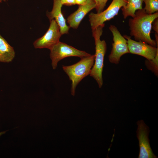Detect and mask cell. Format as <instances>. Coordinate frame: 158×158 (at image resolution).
I'll use <instances>...</instances> for the list:
<instances>
[{"mask_svg":"<svg viewBox=\"0 0 158 158\" xmlns=\"http://www.w3.org/2000/svg\"><path fill=\"white\" fill-rule=\"evenodd\" d=\"M158 18V12L148 14L143 8L137 10L134 17L129 20L130 35L136 41H142L156 47L158 42L151 38L150 33L152 23Z\"/></svg>","mask_w":158,"mask_h":158,"instance_id":"6da1fadb","label":"cell"},{"mask_svg":"<svg viewBox=\"0 0 158 158\" xmlns=\"http://www.w3.org/2000/svg\"><path fill=\"white\" fill-rule=\"evenodd\" d=\"M104 26L105 24L92 30V36L95 42V52L94 65L90 75L96 81L100 88L103 84L102 73L104 57L107 51L106 42L100 40Z\"/></svg>","mask_w":158,"mask_h":158,"instance_id":"7a4b0ae2","label":"cell"},{"mask_svg":"<svg viewBox=\"0 0 158 158\" xmlns=\"http://www.w3.org/2000/svg\"><path fill=\"white\" fill-rule=\"evenodd\" d=\"M95 55H91L81 58L76 63L70 66H62L63 71L71 81V92L75 95L76 87L85 77L90 75L94 65Z\"/></svg>","mask_w":158,"mask_h":158,"instance_id":"3957f363","label":"cell"},{"mask_svg":"<svg viewBox=\"0 0 158 158\" xmlns=\"http://www.w3.org/2000/svg\"><path fill=\"white\" fill-rule=\"evenodd\" d=\"M127 2V0H113L105 10L99 13H91L89 18L92 30L113 18L118 14L120 9L126 5Z\"/></svg>","mask_w":158,"mask_h":158,"instance_id":"277c9868","label":"cell"},{"mask_svg":"<svg viewBox=\"0 0 158 158\" xmlns=\"http://www.w3.org/2000/svg\"><path fill=\"white\" fill-rule=\"evenodd\" d=\"M50 50L51 66L54 69L56 68L58 62L65 58L70 56L82 58L90 54L60 41L53 46Z\"/></svg>","mask_w":158,"mask_h":158,"instance_id":"5b68a950","label":"cell"},{"mask_svg":"<svg viewBox=\"0 0 158 158\" xmlns=\"http://www.w3.org/2000/svg\"><path fill=\"white\" fill-rule=\"evenodd\" d=\"M109 28L113 35V42L109 59L111 63L117 64L123 55L130 53L127 41L115 25H111Z\"/></svg>","mask_w":158,"mask_h":158,"instance_id":"8992f818","label":"cell"},{"mask_svg":"<svg viewBox=\"0 0 158 158\" xmlns=\"http://www.w3.org/2000/svg\"><path fill=\"white\" fill-rule=\"evenodd\" d=\"M49 27L45 34L34 42L33 44L35 49L47 48L50 49L59 41L62 35L60 28L55 19L50 21Z\"/></svg>","mask_w":158,"mask_h":158,"instance_id":"52a82bcc","label":"cell"},{"mask_svg":"<svg viewBox=\"0 0 158 158\" xmlns=\"http://www.w3.org/2000/svg\"><path fill=\"white\" fill-rule=\"evenodd\" d=\"M138 128L137 136L140 148L139 158H155L157 157L154 154L150 147L148 138L149 128L142 120L137 123Z\"/></svg>","mask_w":158,"mask_h":158,"instance_id":"ba28073f","label":"cell"},{"mask_svg":"<svg viewBox=\"0 0 158 158\" xmlns=\"http://www.w3.org/2000/svg\"><path fill=\"white\" fill-rule=\"evenodd\" d=\"M123 36L127 40L130 53L142 56L148 60L153 59L158 54V46L157 48L142 41L134 40L127 35Z\"/></svg>","mask_w":158,"mask_h":158,"instance_id":"9c48e42d","label":"cell"},{"mask_svg":"<svg viewBox=\"0 0 158 158\" xmlns=\"http://www.w3.org/2000/svg\"><path fill=\"white\" fill-rule=\"evenodd\" d=\"M95 7L96 4L94 0H87L84 4L79 5L77 10L67 18V21L69 27L77 29L85 16Z\"/></svg>","mask_w":158,"mask_h":158,"instance_id":"30bf717a","label":"cell"},{"mask_svg":"<svg viewBox=\"0 0 158 158\" xmlns=\"http://www.w3.org/2000/svg\"><path fill=\"white\" fill-rule=\"evenodd\" d=\"M62 5L60 0H53L52 9L50 12L47 11V16L50 21L54 19L59 25L60 31L62 35L68 33L69 28L66 23V20L62 13L61 7Z\"/></svg>","mask_w":158,"mask_h":158,"instance_id":"8fae6325","label":"cell"},{"mask_svg":"<svg viewBox=\"0 0 158 158\" xmlns=\"http://www.w3.org/2000/svg\"><path fill=\"white\" fill-rule=\"evenodd\" d=\"M15 52L13 48L0 34V62L9 63L15 57Z\"/></svg>","mask_w":158,"mask_h":158,"instance_id":"7c38bea8","label":"cell"},{"mask_svg":"<svg viewBox=\"0 0 158 158\" xmlns=\"http://www.w3.org/2000/svg\"><path fill=\"white\" fill-rule=\"evenodd\" d=\"M127 0L126 5L121 8L124 19L126 18L128 16L134 17L136 11L143 8V0Z\"/></svg>","mask_w":158,"mask_h":158,"instance_id":"4fadbf2b","label":"cell"},{"mask_svg":"<svg viewBox=\"0 0 158 158\" xmlns=\"http://www.w3.org/2000/svg\"><path fill=\"white\" fill-rule=\"evenodd\" d=\"M144 9L147 13L152 14L158 11V0H143Z\"/></svg>","mask_w":158,"mask_h":158,"instance_id":"5bb4252c","label":"cell"},{"mask_svg":"<svg viewBox=\"0 0 158 158\" xmlns=\"http://www.w3.org/2000/svg\"><path fill=\"white\" fill-rule=\"evenodd\" d=\"M158 54H157L155 57L153 59L147 60L145 61V64L147 67L153 72L156 76H157L158 73Z\"/></svg>","mask_w":158,"mask_h":158,"instance_id":"9a60e30c","label":"cell"},{"mask_svg":"<svg viewBox=\"0 0 158 158\" xmlns=\"http://www.w3.org/2000/svg\"><path fill=\"white\" fill-rule=\"evenodd\" d=\"M96 4V9L97 13H99L103 11L108 0H94Z\"/></svg>","mask_w":158,"mask_h":158,"instance_id":"2e32d148","label":"cell"},{"mask_svg":"<svg viewBox=\"0 0 158 158\" xmlns=\"http://www.w3.org/2000/svg\"><path fill=\"white\" fill-rule=\"evenodd\" d=\"M62 5L71 6L76 4L75 0H60Z\"/></svg>","mask_w":158,"mask_h":158,"instance_id":"e0dca14e","label":"cell"},{"mask_svg":"<svg viewBox=\"0 0 158 158\" xmlns=\"http://www.w3.org/2000/svg\"><path fill=\"white\" fill-rule=\"evenodd\" d=\"M152 28L158 34V18L155 19L152 23Z\"/></svg>","mask_w":158,"mask_h":158,"instance_id":"ac0fdd59","label":"cell"},{"mask_svg":"<svg viewBox=\"0 0 158 158\" xmlns=\"http://www.w3.org/2000/svg\"><path fill=\"white\" fill-rule=\"evenodd\" d=\"M87 0H75L76 4L78 5L83 4L85 3Z\"/></svg>","mask_w":158,"mask_h":158,"instance_id":"d6986e66","label":"cell"},{"mask_svg":"<svg viewBox=\"0 0 158 158\" xmlns=\"http://www.w3.org/2000/svg\"><path fill=\"white\" fill-rule=\"evenodd\" d=\"M6 132L5 131L0 132V137L1 136V135H2L3 134L5 133Z\"/></svg>","mask_w":158,"mask_h":158,"instance_id":"ffe728a7","label":"cell"},{"mask_svg":"<svg viewBox=\"0 0 158 158\" xmlns=\"http://www.w3.org/2000/svg\"><path fill=\"white\" fill-rule=\"evenodd\" d=\"M6 0H0V2L1 3L2 1H6Z\"/></svg>","mask_w":158,"mask_h":158,"instance_id":"44dd1931","label":"cell"}]
</instances>
